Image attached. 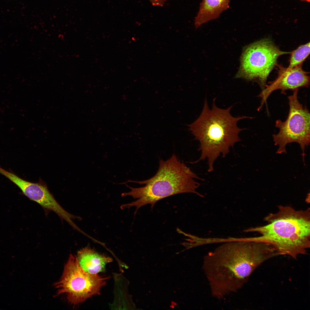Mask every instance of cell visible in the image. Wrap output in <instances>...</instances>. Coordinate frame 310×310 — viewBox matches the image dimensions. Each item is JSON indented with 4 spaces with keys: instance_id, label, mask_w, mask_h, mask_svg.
Listing matches in <instances>:
<instances>
[{
    "instance_id": "6da1fadb",
    "label": "cell",
    "mask_w": 310,
    "mask_h": 310,
    "mask_svg": "<svg viewBox=\"0 0 310 310\" xmlns=\"http://www.w3.org/2000/svg\"><path fill=\"white\" fill-rule=\"evenodd\" d=\"M279 255L265 243L241 240L220 245L203 259L202 268L212 295L221 299L236 292L259 266Z\"/></svg>"
},
{
    "instance_id": "7a4b0ae2",
    "label": "cell",
    "mask_w": 310,
    "mask_h": 310,
    "mask_svg": "<svg viewBox=\"0 0 310 310\" xmlns=\"http://www.w3.org/2000/svg\"><path fill=\"white\" fill-rule=\"evenodd\" d=\"M278 211L266 216V225L244 231L255 232L260 236L245 238L246 241L268 243L280 255L296 259L307 253L310 247V211L296 210L291 206L280 205Z\"/></svg>"
},
{
    "instance_id": "3957f363",
    "label": "cell",
    "mask_w": 310,
    "mask_h": 310,
    "mask_svg": "<svg viewBox=\"0 0 310 310\" xmlns=\"http://www.w3.org/2000/svg\"><path fill=\"white\" fill-rule=\"evenodd\" d=\"M195 179L202 180L173 154L166 160H160L158 170L151 178L123 183L131 191L122 193V197L131 196L138 199L121 205V208L123 210L135 206V215L141 207L150 204L152 208L158 201L174 195L193 193L202 197L196 191L200 184Z\"/></svg>"
},
{
    "instance_id": "277c9868",
    "label": "cell",
    "mask_w": 310,
    "mask_h": 310,
    "mask_svg": "<svg viewBox=\"0 0 310 310\" xmlns=\"http://www.w3.org/2000/svg\"><path fill=\"white\" fill-rule=\"evenodd\" d=\"M215 99L211 110L205 99L200 115L188 125L195 139L199 141L198 150L201 152L199 158L190 163H196L207 159L209 172L214 170V164L216 159L220 155L225 157L230 147L241 140L239 133L246 129L239 128L238 122L243 119L253 118L245 116L233 117L230 113L232 106L226 109L220 108L216 106Z\"/></svg>"
},
{
    "instance_id": "5b68a950",
    "label": "cell",
    "mask_w": 310,
    "mask_h": 310,
    "mask_svg": "<svg viewBox=\"0 0 310 310\" xmlns=\"http://www.w3.org/2000/svg\"><path fill=\"white\" fill-rule=\"evenodd\" d=\"M290 53L281 51L268 39L251 43L243 51L240 67L235 78L255 81L262 90L278 57Z\"/></svg>"
},
{
    "instance_id": "8992f818",
    "label": "cell",
    "mask_w": 310,
    "mask_h": 310,
    "mask_svg": "<svg viewBox=\"0 0 310 310\" xmlns=\"http://www.w3.org/2000/svg\"><path fill=\"white\" fill-rule=\"evenodd\" d=\"M299 88L293 91L288 96L289 109L287 118L284 121H276L275 127L279 129L278 133L273 135L274 144L278 146L276 153H286V147L288 144L298 143L302 151L304 161L305 149L309 145L310 138V114L306 106L298 99Z\"/></svg>"
},
{
    "instance_id": "52a82bcc",
    "label": "cell",
    "mask_w": 310,
    "mask_h": 310,
    "mask_svg": "<svg viewBox=\"0 0 310 310\" xmlns=\"http://www.w3.org/2000/svg\"><path fill=\"white\" fill-rule=\"evenodd\" d=\"M109 277L85 272L77 257L70 255L62 277L55 284L57 294H64L69 303L76 305L99 294Z\"/></svg>"
},
{
    "instance_id": "ba28073f",
    "label": "cell",
    "mask_w": 310,
    "mask_h": 310,
    "mask_svg": "<svg viewBox=\"0 0 310 310\" xmlns=\"http://www.w3.org/2000/svg\"><path fill=\"white\" fill-rule=\"evenodd\" d=\"M0 173L10 180L21 189L25 195L37 203L46 211L54 212L71 226L74 224L73 220L76 219V216L66 211L59 205L43 181L35 183L26 181L0 167Z\"/></svg>"
},
{
    "instance_id": "9c48e42d",
    "label": "cell",
    "mask_w": 310,
    "mask_h": 310,
    "mask_svg": "<svg viewBox=\"0 0 310 310\" xmlns=\"http://www.w3.org/2000/svg\"><path fill=\"white\" fill-rule=\"evenodd\" d=\"M278 66V70L277 78L274 81L266 85L265 88L258 95L261 99V104L257 110L262 108L264 104L272 92L277 90H280L281 93L286 94L288 90L293 91L301 87L308 88L310 77L308 72L303 70L302 65L292 67H284L282 65Z\"/></svg>"
},
{
    "instance_id": "30bf717a",
    "label": "cell",
    "mask_w": 310,
    "mask_h": 310,
    "mask_svg": "<svg viewBox=\"0 0 310 310\" xmlns=\"http://www.w3.org/2000/svg\"><path fill=\"white\" fill-rule=\"evenodd\" d=\"M77 257L82 269L92 274L103 271L106 264L112 261L110 257L100 254L88 247L79 251Z\"/></svg>"
},
{
    "instance_id": "8fae6325",
    "label": "cell",
    "mask_w": 310,
    "mask_h": 310,
    "mask_svg": "<svg viewBox=\"0 0 310 310\" xmlns=\"http://www.w3.org/2000/svg\"><path fill=\"white\" fill-rule=\"evenodd\" d=\"M229 2L230 0H203L195 18V27L218 18L223 11L229 7Z\"/></svg>"
},
{
    "instance_id": "7c38bea8",
    "label": "cell",
    "mask_w": 310,
    "mask_h": 310,
    "mask_svg": "<svg viewBox=\"0 0 310 310\" xmlns=\"http://www.w3.org/2000/svg\"><path fill=\"white\" fill-rule=\"evenodd\" d=\"M310 42L300 45L291 53L288 67L292 68L302 65L310 54Z\"/></svg>"
},
{
    "instance_id": "4fadbf2b",
    "label": "cell",
    "mask_w": 310,
    "mask_h": 310,
    "mask_svg": "<svg viewBox=\"0 0 310 310\" xmlns=\"http://www.w3.org/2000/svg\"><path fill=\"white\" fill-rule=\"evenodd\" d=\"M152 5L162 6L167 0H149Z\"/></svg>"
},
{
    "instance_id": "5bb4252c",
    "label": "cell",
    "mask_w": 310,
    "mask_h": 310,
    "mask_svg": "<svg viewBox=\"0 0 310 310\" xmlns=\"http://www.w3.org/2000/svg\"><path fill=\"white\" fill-rule=\"evenodd\" d=\"M301 0V1H305L308 2H310V0Z\"/></svg>"
}]
</instances>
